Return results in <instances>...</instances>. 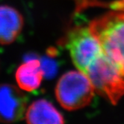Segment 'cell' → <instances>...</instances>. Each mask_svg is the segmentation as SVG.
I'll list each match as a JSON object with an SVG mask.
<instances>
[{
	"label": "cell",
	"mask_w": 124,
	"mask_h": 124,
	"mask_svg": "<svg viewBox=\"0 0 124 124\" xmlns=\"http://www.w3.org/2000/svg\"><path fill=\"white\" fill-rule=\"evenodd\" d=\"M89 28L124 78V9H113L96 17Z\"/></svg>",
	"instance_id": "1"
},
{
	"label": "cell",
	"mask_w": 124,
	"mask_h": 124,
	"mask_svg": "<svg viewBox=\"0 0 124 124\" xmlns=\"http://www.w3.org/2000/svg\"><path fill=\"white\" fill-rule=\"evenodd\" d=\"M84 73L91 81L95 92L111 104L116 105L124 96V78L104 52Z\"/></svg>",
	"instance_id": "2"
},
{
	"label": "cell",
	"mask_w": 124,
	"mask_h": 124,
	"mask_svg": "<svg viewBox=\"0 0 124 124\" xmlns=\"http://www.w3.org/2000/svg\"><path fill=\"white\" fill-rule=\"evenodd\" d=\"M94 88L87 76L80 70L64 73L55 86V97L67 111L83 108L89 105L94 96Z\"/></svg>",
	"instance_id": "3"
},
{
	"label": "cell",
	"mask_w": 124,
	"mask_h": 124,
	"mask_svg": "<svg viewBox=\"0 0 124 124\" xmlns=\"http://www.w3.org/2000/svg\"><path fill=\"white\" fill-rule=\"evenodd\" d=\"M66 46L76 68L84 73L103 49L89 26H76L67 34Z\"/></svg>",
	"instance_id": "4"
},
{
	"label": "cell",
	"mask_w": 124,
	"mask_h": 124,
	"mask_svg": "<svg viewBox=\"0 0 124 124\" xmlns=\"http://www.w3.org/2000/svg\"><path fill=\"white\" fill-rule=\"evenodd\" d=\"M27 110V98L16 86L0 84V123H11L25 117Z\"/></svg>",
	"instance_id": "5"
},
{
	"label": "cell",
	"mask_w": 124,
	"mask_h": 124,
	"mask_svg": "<svg viewBox=\"0 0 124 124\" xmlns=\"http://www.w3.org/2000/svg\"><path fill=\"white\" fill-rule=\"evenodd\" d=\"M23 25V17L16 9L8 5H0V44L8 45L14 42Z\"/></svg>",
	"instance_id": "6"
},
{
	"label": "cell",
	"mask_w": 124,
	"mask_h": 124,
	"mask_svg": "<svg viewBox=\"0 0 124 124\" xmlns=\"http://www.w3.org/2000/svg\"><path fill=\"white\" fill-rule=\"evenodd\" d=\"M30 124H62L64 117L51 102L41 99L33 102L27 108L25 115Z\"/></svg>",
	"instance_id": "7"
},
{
	"label": "cell",
	"mask_w": 124,
	"mask_h": 124,
	"mask_svg": "<svg viewBox=\"0 0 124 124\" xmlns=\"http://www.w3.org/2000/svg\"><path fill=\"white\" fill-rule=\"evenodd\" d=\"M43 77V70L38 59L24 62L16 70V80L19 87L25 91H32L40 87Z\"/></svg>",
	"instance_id": "8"
},
{
	"label": "cell",
	"mask_w": 124,
	"mask_h": 124,
	"mask_svg": "<svg viewBox=\"0 0 124 124\" xmlns=\"http://www.w3.org/2000/svg\"><path fill=\"white\" fill-rule=\"evenodd\" d=\"M112 9H124V0H118L111 5Z\"/></svg>",
	"instance_id": "9"
}]
</instances>
